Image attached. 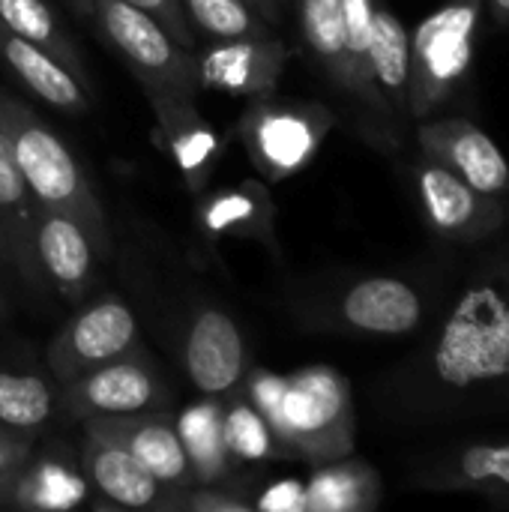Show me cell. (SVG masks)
<instances>
[{
  "label": "cell",
  "instance_id": "484cf974",
  "mask_svg": "<svg viewBox=\"0 0 509 512\" xmlns=\"http://www.w3.org/2000/svg\"><path fill=\"white\" fill-rule=\"evenodd\" d=\"M297 6H300V33L309 54L330 78V84L348 96L351 75H348V51H345L342 0H297Z\"/></svg>",
  "mask_w": 509,
  "mask_h": 512
},
{
  "label": "cell",
  "instance_id": "f1b7e54d",
  "mask_svg": "<svg viewBox=\"0 0 509 512\" xmlns=\"http://www.w3.org/2000/svg\"><path fill=\"white\" fill-rule=\"evenodd\" d=\"M198 39H249L270 36L267 18H261L246 0H180Z\"/></svg>",
  "mask_w": 509,
  "mask_h": 512
},
{
  "label": "cell",
  "instance_id": "e0dca14e",
  "mask_svg": "<svg viewBox=\"0 0 509 512\" xmlns=\"http://www.w3.org/2000/svg\"><path fill=\"white\" fill-rule=\"evenodd\" d=\"M420 486L432 492L480 495L498 507H509V441L444 450L426 462L420 471Z\"/></svg>",
  "mask_w": 509,
  "mask_h": 512
},
{
  "label": "cell",
  "instance_id": "7c38bea8",
  "mask_svg": "<svg viewBox=\"0 0 509 512\" xmlns=\"http://www.w3.org/2000/svg\"><path fill=\"white\" fill-rule=\"evenodd\" d=\"M183 360L189 381L204 396L228 399L243 384L249 366H246V342L231 315L222 309H198L189 321L186 342H183Z\"/></svg>",
  "mask_w": 509,
  "mask_h": 512
},
{
  "label": "cell",
  "instance_id": "4dcf8cb0",
  "mask_svg": "<svg viewBox=\"0 0 509 512\" xmlns=\"http://www.w3.org/2000/svg\"><path fill=\"white\" fill-rule=\"evenodd\" d=\"M171 510H189V512H252L255 504L246 501L243 495H234L231 489H216V483L210 486H189L186 492H180L171 501Z\"/></svg>",
  "mask_w": 509,
  "mask_h": 512
},
{
  "label": "cell",
  "instance_id": "d4e9b609",
  "mask_svg": "<svg viewBox=\"0 0 509 512\" xmlns=\"http://www.w3.org/2000/svg\"><path fill=\"white\" fill-rule=\"evenodd\" d=\"M309 512H369L381 504V477L363 459L321 462L306 483Z\"/></svg>",
  "mask_w": 509,
  "mask_h": 512
},
{
  "label": "cell",
  "instance_id": "44dd1931",
  "mask_svg": "<svg viewBox=\"0 0 509 512\" xmlns=\"http://www.w3.org/2000/svg\"><path fill=\"white\" fill-rule=\"evenodd\" d=\"M87 495L90 483L81 465H72L60 453L33 450L6 495V510L69 512L84 507Z\"/></svg>",
  "mask_w": 509,
  "mask_h": 512
},
{
  "label": "cell",
  "instance_id": "8992f818",
  "mask_svg": "<svg viewBox=\"0 0 509 512\" xmlns=\"http://www.w3.org/2000/svg\"><path fill=\"white\" fill-rule=\"evenodd\" d=\"M336 117L315 102H282L258 96L240 120V138L255 168L270 180L303 171L321 150Z\"/></svg>",
  "mask_w": 509,
  "mask_h": 512
},
{
  "label": "cell",
  "instance_id": "1f68e13d",
  "mask_svg": "<svg viewBox=\"0 0 509 512\" xmlns=\"http://www.w3.org/2000/svg\"><path fill=\"white\" fill-rule=\"evenodd\" d=\"M33 450H36L33 432L0 426V510H6V495Z\"/></svg>",
  "mask_w": 509,
  "mask_h": 512
},
{
  "label": "cell",
  "instance_id": "d590c367",
  "mask_svg": "<svg viewBox=\"0 0 509 512\" xmlns=\"http://www.w3.org/2000/svg\"><path fill=\"white\" fill-rule=\"evenodd\" d=\"M258 15H264V18H270V21H276L279 18V0H246Z\"/></svg>",
  "mask_w": 509,
  "mask_h": 512
},
{
  "label": "cell",
  "instance_id": "3957f363",
  "mask_svg": "<svg viewBox=\"0 0 509 512\" xmlns=\"http://www.w3.org/2000/svg\"><path fill=\"white\" fill-rule=\"evenodd\" d=\"M0 132L9 144L12 162L24 177L33 201L78 219L93 237L99 255H108L105 210L81 162L60 141V135L51 132L48 123L36 117L33 108H27L18 96L6 93L3 87H0Z\"/></svg>",
  "mask_w": 509,
  "mask_h": 512
},
{
  "label": "cell",
  "instance_id": "603a6c76",
  "mask_svg": "<svg viewBox=\"0 0 509 512\" xmlns=\"http://www.w3.org/2000/svg\"><path fill=\"white\" fill-rule=\"evenodd\" d=\"M222 411H225V405H222L219 396H204L201 402L189 405L174 420V429H177L180 444L186 450L195 486L222 483L234 471L231 456L225 450Z\"/></svg>",
  "mask_w": 509,
  "mask_h": 512
},
{
  "label": "cell",
  "instance_id": "9a60e30c",
  "mask_svg": "<svg viewBox=\"0 0 509 512\" xmlns=\"http://www.w3.org/2000/svg\"><path fill=\"white\" fill-rule=\"evenodd\" d=\"M336 318L363 336H408L426 324V297L402 276H366L339 297Z\"/></svg>",
  "mask_w": 509,
  "mask_h": 512
},
{
  "label": "cell",
  "instance_id": "277c9868",
  "mask_svg": "<svg viewBox=\"0 0 509 512\" xmlns=\"http://www.w3.org/2000/svg\"><path fill=\"white\" fill-rule=\"evenodd\" d=\"M483 12V0H447L411 30L408 108L414 120L435 117L468 87Z\"/></svg>",
  "mask_w": 509,
  "mask_h": 512
},
{
  "label": "cell",
  "instance_id": "6da1fadb",
  "mask_svg": "<svg viewBox=\"0 0 509 512\" xmlns=\"http://www.w3.org/2000/svg\"><path fill=\"white\" fill-rule=\"evenodd\" d=\"M393 399L417 420L509 411V243L477 255L432 336L399 369Z\"/></svg>",
  "mask_w": 509,
  "mask_h": 512
},
{
  "label": "cell",
  "instance_id": "4fadbf2b",
  "mask_svg": "<svg viewBox=\"0 0 509 512\" xmlns=\"http://www.w3.org/2000/svg\"><path fill=\"white\" fill-rule=\"evenodd\" d=\"M33 249L45 285H51L69 303L84 300V294L93 285L96 252H99L87 228L60 210L36 204Z\"/></svg>",
  "mask_w": 509,
  "mask_h": 512
},
{
  "label": "cell",
  "instance_id": "9c48e42d",
  "mask_svg": "<svg viewBox=\"0 0 509 512\" xmlns=\"http://www.w3.org/2000/svg\"><path fill=\"white\" fill-rule=\"evenodd\" d=\"M138 351V321L123 300L102 297L75 312L45 351L48 372L57 384L75 381L123 354Z\"/></svg>",
  "mask_w": 509,
  "mask_h": 512
},
{
  "label": "cell",
  "instance_id": "f546056e",
  "mask_svg": "<svg viewBox=\"0 0 509 512\" xmlns=\"http://www.w3.org/2000/svg\"><path fill=\"white\" fill-rule=\"evenodd\" d=\"M222 432L231 465H255L270 456H282L267 420L246 396H234L228 402V408L222 411Z\"/></svg>",
  "mask_w": 509,
  "mask_h": 512
},
{
  "label": "cell",
  "instance_id": "7402d4cb",
  "mask_svg": "<svg viewBox=\"0 0 509 512\" xmlns=\"http://www.w3.org/2000/svg\"><path fill=\"white\" fill-rule=\"evenodd\" d=\"M372 75L396 120L405 123L411 117V30L384 0L372 6Z\"/></svg>",
  "mask_w": 509,
  "mask_h": 512
},
{
  "label": "cell",
  "instance_id": "d6a6232c",
  "mask_svg": "<svg viewBox=\"0 0 509 512\" xmlns=\"http://www.w3.org/2000/svg\"><path fill=\"white\" fill-rule=\"evenodd\" d=\"M123 3H129V6H135V9H141V12H147L150 18H156V21L171 33V39H177L183 48L195 51L198 36H195L192 24H189L186 12H183V6H180V0H123Z\"/></svg>",
  "mask_w": 509,
  "mask_h": 512
},
{
  "label": "cell",
  "instance_id": "5bb4252c",
  "mask_svg": "<svg viewBox=\"0 0 509 512\" xmlns=\"http://www.w3.org/2000/svg\"><path fill=\"white\" fill-rule=\"evenodd\" d=\"M288 63V48L279 36L222 39L195 57L198 87L231 96H264L276 87Z\"/></svg>",
  "mask_w": 509,
  "mask_h": 512
},
{
  "label": "cell",
  "instance_id": "836d02e7",
  "mask_svg": "<svg viewBox=\"0 0 509 512\" xmlns=\"http://www.w3.org/2000/svg\"><path fill=\"white\" fill-rule=\"evenodd\" d=\"M252 504H255V510L261 512H309V504H306V483H297V480L273 483Z\"/></svg>",
  "mask_w": 509,
  "mask_h": 512
},
{
  "label": "cell",
  "instance_id": "d6986e66",
  "mask_svg": "<svg viewBox=\"0 0 509 512\" xmlns=\"http://www.w3.org/2000/svg\"><path fill=\"white\" fill-rule=\"evenodd\" d=\"M0 63L45 105L63 114H87L90 93L78 84V78L60 66L51 54L21 39L0 21Z\"/></svg>",
  "mask_w": 509,
  "mask_h": 512
},
{
  "label": "cell",
  "instance_id": "ffe728a7",
  "mask_svg": "<svg viewBox=\"0 0 509 512\" xmlns=\"http://www.w3.org/2000/svg\"><path fill=\"white\" fill-rule=\"evenodd\" d=\"M159 129L165 135V147L174 156V162L180 165V171L189 177L192 186H201L207 180V174L213 171L216 159H219V138L210 129V123L198 114L195 99L177 96V93H159L150 90L147 93Z\"/></svg>",
  "mask_w": 509,
  "mask_h": 512
},
{
  "label": "cell",
  "instance_id": "30bf717a",
  "mask_svg": "<svg viewBox=\"0 0 509 512\" xmlns=\"http://www.w3.org/2000/svg\"><path fill=\"white\" fill-rule=\"evenodd\" d=\"M420 153L441 162L486 195H509V162L501 147L468 117L417 120Z\"/></svg>",
  "mask_w": 509,
  "mask_h": 512
},
{
  "label": "cell",
  "instance_id": "cb8c5ba5",
  "mask_svg": "<svg viewBox=\"0 0 509 512\" xmlns=\"http://www.w3.org/2000/svg\"><path fill=\"white\" fill-rule=\"evenodd\" d=\"M0 21L21 39L51 54L60 66H66L90 96L96 93V84L81 57V48L75 45L60 15L45 0H0Z\"/></svg>",
  "mask_w": 509,
  "mask_h": 512
},
{
  "label": "cell",
  "instance_id": "e575fe53",
  "mask_svg": "<svg viewBox=\"0 0 509 512\" xmlns=\"http://www.w3.org/2000/svg\"><path fill=\"white\" fill-rule=\"evenodd\" d=\"M483 6L495 24H509V0H483Z\"/></svg>",
  "mask_w": 509,
  "mask_h": 512
},
{
  "label": "cell",
  "instance_id": "ac0fdd59",
  "mask_svg": "<svg viewBox=\"0 0 509 512\" xmlns=\"http://www.w3.org/2000/svg\"><path fill=\"white\" fill-rule=\"evenodd\" d=\"M33 213L36 201L18 174L9 144L0 132V264L15 270L21 282L30 288H42L45 279L36 264V249H33Z\"/></svg>",
  "mask_w": 509,
  "mask_h": 512
},
{
  "label": "cell",
  "instance_id": "4316f807",
  "mask_svg": "<svg viewBox=\"0 0 509 512\" xmlns=\"http://www.w3.org/2000/svg\"><path fill=\"white\" fill-rule=\"evenodd\" d=\"M60 387H51L42 375L0 372V426L18 432L42 429L57 411Z\"/></svg>",
  "mask_w": 509,
  "mask_h": 512
},
{
  "label": "cell",
  "instance_id": "7a4b0ae2",
  "mask_svg": "<svg viewBox=\"0 0 509 512\" xmlns=\"http://www.w3.org/2000/svg\"><path fill=\"white\" fill-rule=\"evenodd\" d=\"M246 399L267 420L282 456L312 465L351 456L354 399L348 381L330 366H306L294 375L249 369Z\"/></svg>",
  "mask_w": 509,
  "mask_h": 512
},
{
  "label": "cell",
  "instance_id": "5b68a950",
  "mask_svg": "<svg viewBox=\"0 0 509 512\" xmlns=\"http://www.w3.org/2000/svg\"><path fill=\"white\" fill-rule=\"evenodd\" d=\"M90 21L111 51L132 69L144 93H177L186 99L198 96L195 51L183 48L171 33L147 12L123 0H93Z\"/></svg>",
  "mask_w": 509,
  "mask_h": 512
},
{
  "label": "cell",
  "instance_id": "2e32d148",
  "mask_svg": "<svg viewBox=\"0 0 509 512\" xmlns=\"http://www.w3.org/2000/svg\"><path fill=\"white\" fill-rule=\"evenodd\" d=\"M81 471L93 492L111 501L117 510H162L165 489L159 480L123 447L93 432H84L81 447Z\"/></svg>",
  "mask_w": 509,
  "mask_h": 512
},
{
  "label": "cell",
  "instance_id": "83f0119b",
  "mask_svg": "<svg viewBox=\"0 0 509 512\" xmlns=\"http://www.w3.org/2000/svg\"><path fill=\"white\" fill-rule=\"evenodd\" d=\"M267 201L270 198L264 195V189L258 183L237 186V189L213 195L201 207L198 222L210 234H246V237L258 234V237H264L267 225H270V204Z\"/></svg>",
  "mask_w": 509,
  "mask_h": 512
},
{
  "label": "cell",
  "instance_id": "ba28073f",
  "mask_svg": "<svg viewBox=\"0 0 509 512\" xmlns=\"http://www.w3.org/2000/svg\"><path fill=\"white\" fill-rule=\"evenodd\" d=\"M57 387H60L57 405L81 423L102 420V417H132V414L162 411L168 405L165 381L141 351L123 354Z\"/></svg>",
  "mask_w": 509,
  "mask_h": 512
},
{
  "label": "cell",
  "instance_id": "8fae6325",
  "mask_svg": "<svg viewBox=\"0 0 509 512\" xmlns=\"http://www.w3.org/2000/svg\"><path fill=\"white\" fill-rule=\"evenodd\" d=\"M84 432H93L99 438L114 441L126 453H132L156 480L165 492H171V501L195 486L192 468L186 459V450L180 444V435L174 423L159 414H132V417H102V420H84ZM168 501V507H171Z\"/></svg>",
  "mask_w": 509,
  "mask_h": 512
},
{
  "label": "cell",
  "instance_id": "52a82bcc",
  "mask_svg": "<svg viewBox=\"0 0 509 512\" xmlns=\"http://www.w3.org/2000/svg\"><path fill=\"white\" fill-rule=\"evenodd\" d=\"M411 183L429 231L450 243L477 246L507 228V198L474 189L468 180L423 153L411 165Z\"/></svg>",
  "mask_w": 509,
  "mask_h": 512
},
{
  "label": "cell",
  "instance_id": "8d00e7d4",
  "mask_svg": "<svg viewBox=\"0 0 509 512\" xmlns=\"http://www.w3.org/2000/svg\"><path fill=\"white\" fill-rule=\"evenodd\" d=\"M78 18H87L90 21V12H93V0H63Z\"/></svg>",
  "mask_w": 509,
  "mask_h": 512
}]
</instances>
